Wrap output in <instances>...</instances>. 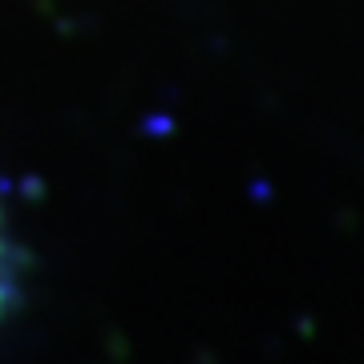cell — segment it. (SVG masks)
<instances>
[{
    "mask_svg": "<svg viewBox=\"0 0 364 364\" xmlns=\"http://www.w3.org/2000/svg\"><path fill=\"white\" fill-rule=\"evenodd\" d=\"M16 304V247L4 231V210H0V320Z\"/></svg>",
    "mask_w": 364,
    "mask_h": 364,
    "instance_id": "cell-1",
    "label": "cell"
}]
</instances>
